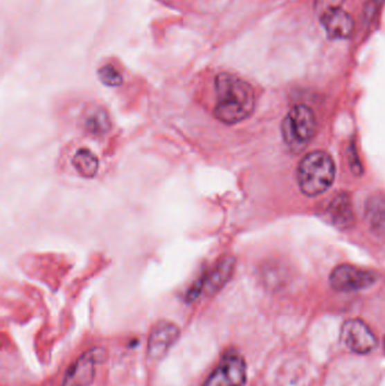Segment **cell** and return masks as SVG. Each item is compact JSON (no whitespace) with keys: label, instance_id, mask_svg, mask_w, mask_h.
Segmentation results:
<instances>
[{"label":"cell","instance_id":"2","mask_svg":"<svg viewBox=\"0 0 385 386\" xmlns=\"http://www.w3.org/2000/svg\"><path fill=\"white\" fill-rule=\"evenodd\" d=\"M297 183L303 195L318 197L332 186L336 177V164L327 152L315 150L300 161Z\"/></svg>","mask_w":385,"mask_h":386},{"label":"cell","instance_id":"11","mask_svg":"<svg viewBox=\"0 0 385 386\" xmlns=\"http://www.w3.org/2000/svg\"><path fill=\"white\" fill-rule=\"evenodd\" d=\"M327 213L331 224L341 231L350 229L354 227L355 222H356L352 200L350 195L347 192L337 195L331 200L327 209Z\"/></svg>","mask_w":385,"mask_h":386},{"label":"cell","instance_id":"8","mask_svg":"<svg viewBox=\"0 0 385 386\" xmlns=\"http://www.w3.org/2000/svg\"><path fill=\"white\" fill-rule=\"evenodd\" d=\"M340 339L350 351L359 355L370 353L377 346V337L366 323L359 319L346 321Z\"/></svg>","mask_w":385,"mask_h":386},{"label":"cell","instance_id":"18","mask_svg":"<svg viewBox=\"0 0 385 386\" xmlns=\"http://www.w3.org/2000/svg\"><path fill=\"white\" fill-rule=\"evenodd\" d=\"M384 348H385V340H384Z\"/></svg>","mask_w":385,"mask_h":386},{"label":"cell","instance_id":"16","mask_svg":"<svg viewBox=\"0 0 385 386\" xmlns=\"http://www.w3.org/2000/svg\"><path fill=\"white\" fill-rule=\"evenodd\" d=\"M384 3L385 0H366L364 10H363V15H361V19L364 21L365 25L370 24L376 19V16L379 15V10Z\"/></svg>","mask_w":385,"mask_h":386},{"label":"cell","instance_id":"6","mask_svg":"<svg viewBox=\"0 0 385 386\" xmlns=\"http://www.w3.org/2000/svg\"><path fill=\"white\" fill-rule=\"evenodd\" d=\"M377 280L375 272L350 265H340L331 272V287L337 292H352L373 286Z\"/></svg>","mask_w":385,"mask_h":386},{"label":"cell","instance_id":"7","mask_svg":"<svg viewBox=\"0 0 385 386\" xmlns=\"http://www.w3.org/2000/svg\"><path fill=\"white\" fill-rule=\"evenodd\" d=\"M107 353L101 348L89 350L68 368L62 386H89L93 383L96 366L105 362Z\"/></svg>","mask_w":385,"mask_h":386},{"label":"cell","instance_id":"17","mask_svg":"<svg viewBox=\"0 0 385 386\" xmlns=\"http://www.w3.org/2000/svg\"><path fill=\"white\" fill-rule=\"evenodd\" d=\"M345 0H315V10L320 12V15L328 10H337L341 8Z\"/></svg>","mask_w":385,"mask_h":386},{"label":"cell","instance_id":"10","mask_svg":"<svg viewBox=\"0 0 385 386\" xmlns=\"http://www.w3.org/2000/svg\"><path fill=\"white\" fill-rule=\"evenodd\" d=\"M320 21L328 37L332 40L348 39L355 28L354 19L343 8L323 12L320 15Z\"/></svg>","mask_w":385,"mask_h":386},{"label":"cell","instance_id":"1","mask_svg":"<svg viewBox=\"0 0 385 386\" xmlns=\"http://www.w3.org/2000/svg\"><path fill=\"white\" fill-rule=\"evenodd\" d=\"M216 119L225 125H235L252 116L256 107V93L241 77L222 73L215 78Z\"/></svg>","mask_w":385,"mask_h":386},{"label":"cell","instance_id":"5","mask_svg":"<svg viewBox=\"0 0 385 386\" xmlns=\"http://www.w3.org/2000/svg\"><path fill=\"white\" fill-rule=\"evenodd\" d=\"M247 380V364L241 353L229 350L202 386H243Z\"/></svg>","mask_w":385,"mask_h":386},{"label":"cell","instance_id":"15","mask_svg":"<svg viewBox=\"0 0 385 386\" xmlns=\"http://www.w3.org/2000/svg\"><path fill=\"white\" fill-rule=\"evenodd\" d=\"M98 80L109 87H118L123 82V77L119 70L112 64H105L98 71Z\"/></svg>","mask_w":385,"mask_h":386},{"label":"cell","instance_id":"13","mask_svg":"<svg viewBox=\"0 0 385 386\" xmlns=\"http://www.w3.org/2000/svg\"><path fill=\"white\" fill-rule=\"evenodd\" d=\"M73 165L80 177L93 179L98 174L100 161L92 150L80 148L73 157Z\"/></svg>","mask_w":385,"mask_h":386},{"label":"cell","instance_id":"9","mask_svg":"<svg viewBox=\"0 0 385 386\" xmlns=\"http://www.w3.org/2000/svg\"><path fill=\"white\" fill-rule=\"evenodd\" d=\"M179 326L170 321H159L152 328L147 342V356L157 362L168 355L180 337Z\"/></svg>","mask_w":385,"mask_h":386},{"label":"cell","instance_id":"4","mask_svg":"<svg viewBox=\"0 0 385 386\" xmlns=\"http://www.w3.org/2000/svg\"><path fill=\"white\" fill-rule=\"evenodd\" d=\"M235 265L236 260L234 256H229L220 258L211 270L193 283L192 287L188 290L186 301L188 303H193L202 295L211 296L220 292L232 278Z\"/></svg>","mask_w":385,"mask_h":386},{"label":"cell","instance_id":"3","mask_svg":"<svg viewBox=\"0 0 385 386\" xmlns=\"http://www.w3.org/2000/svg\"><path fill=\"white\" fill-rule=\"evenodd\" d=\"M316 119L312 109L306 105H296L281 122V136L292 152H301L314 137Z\"/></svg>","mask_w":385,"mask_h":386},{"label":"cell","instance_id":"12","mask_svg":"<svg viewBox=\"0 0 385 386\" xmlns=\"http://www.w3.org/2000/svg\"><path fill=\"white\" fill-rule=\"evenodd\" d=\"M365 218L376 233H385V199L374 195L365 206Z\"/></svg>","mask_w":385,"mask_h":386},{"label":"cell","instance_id":"14","mask_svg":"<svg viewBox=\"0 0 385 386\" xmlns=\"http://www.w3.org/2000/svg\"><path fill=\"white\" fill-rule=\"evenodd\" d=\"M86 130L95 136H102L110 131L111 121L105 109L102 107H92L86 112L84 118Z\"/></svg>","mask_w":385,"mask_h":386}]
</instances>
